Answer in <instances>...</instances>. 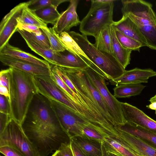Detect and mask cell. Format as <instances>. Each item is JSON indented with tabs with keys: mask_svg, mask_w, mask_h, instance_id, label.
<instances>
[{
	"mask_svg": "<svg viewBox=\"0 0 156 156\" xmlns=\"http://www.w3.org/2000/svg\"><path fill=\"white\" fill-rule=\"evenodd\" d=\"M114 1H91L90 8L80 24L79 30L82 34L95 37L104 28L112 24Z\"/></svg>",
	"mask_w": 156,
	"mask_h": 156,
	"instance_id": "cell-3",
	"label": "cell"
},
{
	"mask_svg": "<svg viewBox=\"0 0 156 156\" xmlns=\"http://www.w3.org/2000/svg\"><path fill=\"white\" fill-rule=\"evenodd\" d=\"M154 76H156V72L151 69L136 68L126 70L119 77L109 81L111 84L116 86L125 84H141L147 83L149 79Z\"/></svg>",
	"mask_w": 156,
	"mask_h": 156,
	"instance_id": "cell-14",
	"label": "cell"
},
{
	"mask_svg": "<svg viewBox=\"0 0 156 156\" xmlns=\"http://www.w3.org/2000/svg\"><path fill=\"white\" fill-rule=\"evenodd\" d=\"M68 33L89 61L104 75L106 79L114 80L125 72V69L113 55L97 48L88 41L86 36L73 31Z\"/></svg>",
	"mask_w": 156,
	"mask_h": 156,
	"instance_id": "cell-2",
	"label": "cell"
},
{
	"mask_svg": "<svg viewBox=\"0 0 156 156\" xmlns=\"http://www.w3.org/2000/svg\"><path fill=\"white\" fill-rule=\"evenodd\" d=\"M5 145L15 148L25 156H40L25 134L21 125L12 119L0 134V147Z\"/></svg>",
	"mask_w": 156,
	"mask_h": 156,
	"instance_id": "cell-7",
	"label": "cell"
},
{
	"mask_svg": "<svg viewBox=\"0 0 156 156\" xmlns=\"http://www.w3.org/2000/svg\"><path fill=\"white\" fill-rule=\"evenodd\" d=\"M68 0H33L27 2L28 7L31 10L36 11L51 5L57 7L60 4L65 2H69Z\"/></svg>",
	"mask_w": 156,
	"mask_h": 156,
	"instance_id": "cell-33",
	"label": "cell"
},
{
	"mask_svg": "<svg viewBox=\"0 0 156 156\" xmlns=\"http://www.w3.org/2000/svg\"><path fill=\"white\" fill-rule=\"evenodd\" d=\"M112 25L115 30L138 41L142 47H148L145 39L138 26L128 16L122 15L120 20L113 21Z\"/></svg>",
	"mask_w": 156,
	"mask_h": 156,
	"instance_id": "cell-15",
	"label": "cell"
},
{
	"mask_svg": "<svg viewBox=\"0 0 156 156\" xmlns=\"http://www.w3.org/2000/svg\"><path fill=\"white\" fill-rule=\"evenodd\" d=\"M38 17L46 24L55 25L60 16L57 7L53 5L34 11Z\"/></svg>",
	"mask_w": 156,
	"mask_h": 156,
	"instance_id": "cell-30",
	"label": "cell"
},
{
	"mask_svg": "<svg viewBox=\"0 0 156 156\" xmlns=\"http://www.w3.org/2000/svg\"><path fill=\"white\" fill-rule=\"evenodd\" d=\"M27 2L21 3L12 9L2 19L0 23V50L8 43L16 31L18 24V19Z\"/></svg>",
	"mask_w": 156,
	"mask_h": 156,
	"instance_id": "cell-10",
	"label": "cell"
},
{
	"mask_svg": "<svg viewBox=\"0 0 156 156\" xmlns=\"http://www.w3.org/2000/svg\"><path fill=\"white\" fill-rule=\"evenodd\" d=\"M111 34L114 52L113 55L120 64L125 69L129 64L132 51L123 47L118 40L115 30L111 25Z\"/></svg>",
	"mask_w": 156,
	"mask_h": 156,
	"instance_id": "cell-21",
	"label": "cell"
},
{
	"mask_svg": "<svg viewBox=\"0 0 156 156\" xmlns=\"http://www.w3.org/2000/svg\"><path fill=\"white\" fill-rule=\"evenodd\" d=\"M0 61L4 65L24 72L32 76H50V68L27 62L0 55Z\"/></svg>",
	"mask_w": 156,
	"mask_h": 156,
	"instance_id": "cell-13",
	"label": "cell"
},
{
	"mask_svg": "<svg viewBox=\"0 0 156 156\" xmlns=\"http://www.w3.org/2000/svg\"><path fill=\"white\" fill-rule=\"evenodd\" d=\"M119 129V134L124 141L137 153L142 156H156V149L138 138Z\"/></svg>",
	"mask_w": 156,
	"mask_h": 156,
	"instance_id": "cell-19",
	"label": "cell"
},
{
	"mask_svg": "<svg viewBox=\"0 0 156 156\" xmlns=\"http://www.w3.org/2000/svg\"><path fill=\"white\" fill-rule=\"evenodd\" d=\"M51 156H62L59 151L58 150L56 151Z\"/></svg>",
	"mask_w": 156,
	"mask_h": 156,
	"instance_id": "cell-44",
	"label": "cell"
},
{
	"mask_svg": "<svg viewBox=\"0 0 156 156\" xmlns=\"http://www.w3.org/2000/svg\"><path fill=\"white\" fill-rule=\"evenodd\" d=\"M8 69L1 71L0 72V86L5 87L9 90V81L8 75Z\"/></svg>",
	"mask_w": 156,
	"mask_h": 156,
	"instance_id": "cell-39",
	"label": "cell"
},
{
	"mask_svg": "<svg viewBox=\"0 0 156 156\" xmlns=\"http://www.w3.org/2000/svg\"><path fill=\"white\" fill-rule=\"evenodd\" d=\"M116 37L121 45L124 48L132 51H139L142 46L135 39L129 37L115 30Z\"/></svg>",
	"mask_w": 156,
	"mask_h": 156,
	"instance_id": "cell-32",
	"label": "cell"
},
{
	"mask_svg": "<svg viewBox=\"0 0 156 156\" xmlns=\"http://www.w3.org/2000/svg\"><path fill=\"white\" fill-rule=\"evenodd\" d=\"M139 156H142L140 155Z\"/></svg>",
	"mask_w": 156,
	"mask_h": 156,
	"instance_id": "cell-47",
	"label": "cell"
},
{
	"mask_svg": "<svg viewBox=\"0 0 156 156\" xmlns=\"http://www.w3.org/2000/svg\"><path fill=\"white\" fill-rule=\"evenodd\" d=\"M70 142L74 156H86L80 148L73 141L70 140Z\"/></svg>",
	"mask_w": 156,
	"mask_h": 156,
	"instance_id": "cell-41",
	"label": "cell"
},
{
	"mask_svg": "<svg viewBox=\"0 0 156 156\" xmlns=\"http://www.w3.org/2000/svg\"><path fill=\"white\" fill-rule=\"evenodd\" d=\"M41 29L48 38L51 50L57 52H62L66 50L60 39L59 35L53 27H47Z\"/></svg>",
	"mask_w": 156,
	"mask_h": 156,
	"instance_id": "cell-31",
	"label": "cell"
},
{
	"mask_svg": "<svg viewBox=\"0 0 156 156\" xmlns=\"http://www.w3.org/2000/svg\"><path fill=\"white\" fill-rule=\"evenodd\" d=\"M146 87L141 84L119 85L114 88V96L116 98L135 96L139 95Z\"/></svg>",
	"mask_w": 156,
	"mask_h": 156,
	"instance_id": "cell-24",
	"label": "cell"
},
{
	"mask_svg": "<svg viewBox=\"0 0 156 156\" xmlns=\"http://www.w3.org/2000/svg\"><path fill=\"white\" fill-rule=\"evenodd\" d=\"M79 1L70 0L67 9L60 14V16L52 27L56 33L59 35L63 32H69L70 29L80 23L76 12Z\"/></svg>",
	"mask_w": 156,
	"mask_h": 156,
	"instance_id": "cell-12",
	"label": "cell"
},
{
	"mask_svg": "<svg viewBox=\"0 0 156 156\" xmlns=\"http://www.w3.org/2000/svg\"><path fill=\"white\" fill-rule=\"evenodd\" d=\"M50 69V76L66 93L75 102L91 112L85 101L76 95L63 82L55 71L52 65L51 64Z\"/></svg>",
	"mask_w": 156,
	"mask_h": 156,
	"instance_id": "cell-25",
	"label": "cell"
},
{
	"mask_svg": "<svg viewBox=\"0 0 156 156\" xmlns=\"http://www.w3.org/2000/svg\"><path fill=\"white\" fill-rule=\"evenodd\" d=\"M0 156H2L1 155Z\"/></svg>",
	"mask_w": 156,
	"mask_h": 156,
	"instance_id": "cell-49",
	"label": "cell"
},
{
	"mask_svg": "<svg viewBox=\"0 0 156 156\" xmlns=\"http://www.w3.org/2000/svg\"><path fill=\"white\" fill-rule=\"evenodd\" d=\"M92 63L85 58L75 55L66 50L58 52V66L63 67L85 69Z\"/></svg>",
	"mask_w": 156,
	"mask_h": 156,
	"instance_id": "cell-18",
	"label": "cell"
},
{
	"mask_svg": "<svg viewBox=\"0 0 156 156\" xmlns=\"http://www.w3.org/2000/svg\"><path fill=\"white\" fill-rule=\"evenodd\" d=\"M59 37L67 50L75 55L83 57L89 60L79 45L68 32H63L59 35Z\"/></svg>",
	"mask_w": 156,
	"mask_h": 156,
	"instance_id": "cell-29",
	"label": "cell"
},
{
	"mask_svg": "<svg viewBox=\"0 0 156 156\" xmlns=\"http://www.w3.org/2000/svg\"><path fill=\"white\" fill-rule=\"evenodd\" d=\"M0 152L5 156H25L17 149L8 145L0 146Z\"/></svg>",
	"mask_w": 156,
	"mask_h": 156,
	"instance_id": "cell-35",
	"label": "cell"
},
{
	"mask_svg": "<svg viewBox=\"0 0 156 156\" xmlns=\"http://www.w3.org/2000/svg\"><path fill=\"white\" fill-rule=\"evenodd\" d=\"M10 119L9 115L0 113V134L3 131Z\"/></svg>",
	"mask_w": 156,
	"mask_h": 156,
	"instance_id": "cell-40",
	"label": "cell"
},
{
	"mask_svg": "<svg viewBox=\"0 0 156 156\" xmlns=\"http://www.w3.org/2000/svg\"><path fill=\"white\" fill-rule=\"evenodd\" d=\"M17 27L18 29L24 30L30 33H33L38 35L41 34L43 32L41 29L33 25L18 23Z\"/></svg>",
	"mask_w": 156,
	"mask_h": 156,
	"instance_id": "cell-37",
	"label": "cell"
},
{
	"mask_svg": "<svg viewBox=\"0 0 156 156\" xmlns=\"http://www.w3.org/2000/svg\"><path fill=\"white\" fill-rule=\"evenodd\" d=\"M106 105L116 125L126 121L123 116L120 103L108 88L103 74L93 64L84 69Z\"/></svg>",
	"mask_w": 156,
	"mask_h": 156,
	"instance_id": "cell-8",
	"label": "cell"
},
{
	"mask_svg": "<svg viewBox=\"0 0 156 156\" xmlns=\"http://www.w3.org/2000/svg\"><path fill=\"white\" fill-rule=\"evenodd\" d=\"M21 125L23 129L42 125L63 128L50 100L38 93L33 97Z\"/></svg>",
	"mask_w": 156,
	"mask_h": 156,
	"instance_id": "cell-5",
	"label": "cell"
},
{
	"mask_svg": "<svg viewBox=\"0 0 156 156\" xmlns=\"http://www.w3.org/2000/svg\"><path fill=\"white\" fill-rule=\"evenodd\" d=\"M102 152H103V156H109L108 153L105 148L103 144H102Z\"/></svg>",
	"mask_w": 156,
	"mask_h": 156,
	"instance_id": "cell-43",
	"label": "cell"
},
{
	"mask_svg": "<svg viewBox=\"0 0 156 156\" xmlns=\"http://www.w3.org/2000/svg\"><path fill=\"white\" fill-rule=\"evenodd\" d=\"M16 31L20 33L25 41L33 43L43 48L51 49L48 38L43 31L40 35L18 29Z\"/></svg>",
	"mask_w": 156,
	"mask_h": 156,
	"instance_id": "cell-28",
	"label": "cell"
},
{
	"mask_svg": "<svg viewBox=\"0 0 156 156\" xmlns=\"http://www.w3.org/2000/svg\"><path fill=\"white\" fill-rule=\"evenodd\" d=\"M0 55L27 62L42 67L51 68L50 64L46 61L40 59L18 48L13 46L9 43L0 50Z\"/></svg>",
	"mask_w": 156,
	"mask_h": 156,
	"instance_id": "cell-16",
	"label": "cell"
},
{
	"mask_svg": "<svg viewBox=\"0 0 156 156\" xmlns=\"http://www.w3.org/2000/svg\"><path fill=\"white\" fill-rule=\"evenodd\" d=\"M62 67L77 89L92 102L106 120L115 126L116 125L106 105L85 70Z\"/></svg>",
	"mask_w": 156,
	"mask_h": 156,
	"instance_id": "cell-6",
	"label": "cell"
},
{
	"mask_svg": "<svg viewBox=\"0 0 156 156\" xmlns=\"http://www.w3.org/2000/svg\"><path fill=\"white\" fill-rule=\"evenodd\" d=\"M84 153L86 156H103V143L92 140L83 136L70 138Z\"/></svg>",
	"mask_w": 156,
	"mask_h": 156,
	"instance_id": "cell-20",
	"label": "cell"
},
{
	"mask_svg": "<svg viewBox=\"0 0 156 156\" xmlns=\"http://www.w3.org/2000/svg\"><path fill=\"white\" fill-rule=\"evenodd\" d=\"M8 69L10 116L21 125L33 97L38 92L33 76L13 68Z\"/></svg>",
	"mask_w": 156,
	"mask_h": 156,
	"instance_id": "cell-1",
	"label": "cell"
},
{
	"mask_svg": "<svg viewBox=\"0 0 156 156\" xmlns=\"http://www.w3.org/2000/svg\"><path fill=\"white\" fill-rule=\"evenodd\" d=\"M121 108L124 118L128 122L156 134V121L137 107L127 103L121 102Z\"/></svg>",
	"mask_w": 156,
	"mask_h": 156,
	"instance_id": "cell-11",
	"label": "cell"
},
{
	"mask_svg": "<svg viewBox=\"0 0 156 156\" xmlns=\"http://www.w3.org/2000/svg\"><path fill=\"white\" fill-rule=\"evenodd\" d=\"M25 41L32 50L42 57L50 64L58 66V52H55L51 49L43 48L32 42Z\"/></svg>",
	"mask_w": 156,
	"mask_h": 156,
	"instance_id": "cell-27",
	"label": "cell"
},
{
	"mask_svg": "<svg viewBox=\"0 0 156 156\" xmlns=\"http://www.w3.org/2000/svg\"><path fill=\"white\" fill-rule=\"evenodd\" d=\"M103 144L107 152L120 156H135L134 153L128 148L126 144H121L114 137H104Z\"/></svg>",
	"mask_w": 156,
	"mask_h": 156,
	"instance_id": "cell-23",
	"label": "cell"
},
{
	"mask_svg": "<svg viewBox=\"0 0 156 156\" xmlns=\"http://www.w3.org/2000/svg\"><path fill=\"white\" fill-rule=\"evenodd\" d=\"M119 129L133 135L156 149V134L129 122L115 126Z\"/></svg>",
	"mask_w": 156,
	"mask_h": 156,
	"instance_id": "cell-17",
	"label": "cell"
},
{
	"mask_svg": "<svg viewBox=\"0 0 156 156\" xmlns=\"http://www.w3.org/2000/svg\"><path fill=\"white\" fill-rule=\"evenodd\" d=\"M58 150L62 156H74L70 142L62 143Z\"/></svg>",
	"mask_w": 156,
	"mask_h": 156,
	"instance_id": "cell-38",
	"label": "cell"
},
{
	"mask_svg": "<svg viewBox=\"0 0 156 156\" xmlns=\"http://www.w3.org/2000/svg\"><path fill=\"white\" fill-rule=\"evenodd\" d=\"M109 156H120L116 154H115L109 152H107Z\"/></svg>",
	"mask_w": 156,
	"mask_h": 156,
	"instance_id": "cell-45",
	"label": "cell"
},
{
	"mask_svg": "<svg viewBox=\"0 0 156 156\" xmlns=\"http://www.w3.org/2000/svg\"><path fill=\"white\" fill-rule=\"evenodd\" d=\"M111 25L106 26L95 37V42L94 44L98 50L113 55L111 34Z\"/></svg>",
	"mask_w": 156,
	"mask_h": 156,
	"instance_id": "cell-22",
	"label": "cell"
},
{
	"mask_svg": "<svg viewBox=\"0 0 156 156\" xmlns=\"http://www.w3.org/2000/svg\"><path fill=\"white\" fill-rule=\"evenodd\" d=\"M49 100L58 121L70 138L82 136L89 121L64 105Z\"/></svg>",
	"mask_w": 156,
	"mask_h": 156,
	"instance_id": "cell-9",
	"label": "cell"
},
{
	"mask_svg": "<svg viewBox=\"0 0 156 156\" xmlns=\"http://www.w3.org/2000/svg\"><path fill=\"white\" fill-rule=\"evenodd\" d=\"M155 114H156V110H155Z\"/></svg>",
	"mask_w": 156,
	"mask_h": 156,
	"instance_id": "cell-46",
	"label": "cell"
},
{
	"mask_svg": "<svg viewBox=\"0 0 156 156\" xmlns=\"http://www.w3.org/2000/svg\"><path fill=\"white\" fill-rule=\"evenodd\" d=\"M0 94L9 98V90L6 87L0 86Z\"/></svg>",
	"mask_w": 156,
	"mask_h": 156,
	"instance_id": "cell-42",
	"label": "cell"
},
{
	"mask_svg": "<svg viewBox=\"0 0 156 156\" xmlns=\"http://www.w3.org/2000/svg\"><path fill=\"white\" fill-rule=\"evenodd\" d=\"M33 78L38 93L67 106L90 122L97 120L91 112L75 102L66 94L50 76H35Z\"/></svg>",
	"mask_w": 156,
	"mask_h": 156,
	"instance_id": "cell-4",
	"label": "cell"
},
{
	"mask_svg": "<svg viewBox=\"0 0 156 156\" xmlns=\"http://www.w3.org/2000/svg\"><path fill=\"white\" fill-rule=\"evenodd\" d=\"M82 136L102 143L104 141V137L90 125L89 122L84 128Z\"/></svg>",
	"mask_w": 156,
	"mask_h": 156,
	"instance_id": "cell-34",
	"label": "cell"
},
{
	"mask_svg": "<svg viewBox=\"0 0 156 156\" xmlns=\"http://www.w3.org/2000/svg\"><path fill=\"white\" fill-rule=\"evenodd\" d=\"M0 113L8 115L9 116H10L9 98L1 94L0 95Z\"/></svg>",
	"mask_w": 156,
	"mask_h": 156,
	"instance_id": "cell-36",
	"label": "cell"
},
{
	"mask_svg": "<svg viewBox=\"0 0 156 156\" xmlns=\"http://www.w3.org/2000/svg\"><path fill=\"white\" fill-rule=\"evenodd\" d=\"M18 20V23L34 25L40 29L47 27V24L43 22L38 17L34 11L28 8V3L23 9Z\"/></svg>",
	"mask_w": 156,
	"mask_h": 156,
	"instance_id": "cell-26",
	"label": "cell"
},
{
	"mask_svg": "<svg viewBox=\"0 0 156 156\" xmlns=\"http://www.w3.org/2000/svg\"></svg>",
	"mask_w": 156,
	"mask_h": 156,
	"instance_id": "cell-48",
	"label": "cell"
}]
</instances>
